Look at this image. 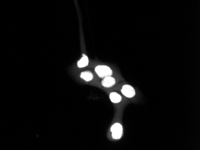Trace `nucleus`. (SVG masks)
Instances as JSON below:
<instances>
[{"label":"nucleus","mask_w":200,"mask_h":150,"mask_svg":"<svg viewBox=\"0 0 200 150\" xmlns=\"http://www.w3.org/2000/svg\"><path fill=\"white\" fill-rule=\"evenodd\" d=\"M122 93L126 97L131 98L134 97L136 95V92L134 88L129 85H125L122 88Z\"/></svg>","instance_id":"7ed1b4c3"},{"label":"nucleus","mask_w":200,"mask_h":150,"mask_svg":"<svg viewBox=\"0 0 200 150\" xmlns=\"http://www.w3.org/2000/svg\"><path fill=\"white\" fill-rule=\"evenodd\" d=\"M116 83V80L113 78L110 77H105V79L102 80V84L103 86L106 88H110L112 87L113 85H115Z\"/></svg>","instance_id":"20e7f679"},{"label":"nucleus","mask_w":200,"mask_h":150,"mask_svg":"<svg viewBox=\"0 0 200 150\" xmlns=\"http://www.w3.org/2000/svg\"><path fill=\"white\" fill-rule=\"evenodd\" d=\"M111 132L112 133V137L115 139H119L121 138L123 132V128L120 124H114L111 128Z\"/></svg>","instance_id":"f03ea898"},{"label":"nucleus","mask_w":200,"mask_h":150,"mask_svg":"<svg viewBox=\"0 0 200 150\" xmlns=\"http://www.w3.org/2000/svg\"><path fill=\"white\" fill-rule=\"evenodd\" d=\"M81 78L86 81H89L93 79V75L90 72H83L81 75H80Z\"/></svg>","instance_id":"0eeeda50"},{"label":"nucleus","mask_w":200,"mask_h":150,"mask_svg":"<svg viewBox=\"0 0 200 150\" xmlns=\"http://www.w3.org/2000/svg\"><path fill=\"white\" fill-rule=\"evenodd\" d=\"M110 99L113 103H119L121 101L122 97L119 95L118 93L113 92L110 95Z\"/></svg>","instance_id":"423d86ee"},{"label":"nucleus","mask_w":200,"mask_h":150,"mask_svg":"<svg viewBox=\"0 0 200 150\" xmlns=\"http://www.w3.org/2000/svg\"><path fill=\"white\" fill-rule=\"evenodd\" d=\"M95 70L98 75L101 78L110 77L112 75V70H111V68L106 65L97 66L95 68Z\"/></svg>","instance_id":"f257e3e1"},{"label":"nucleus","mask_w":200,"mask_h":150,"mask_svg":"<svg viewBox=\"0 0 200 150\" xmlns=\"http://www.w3.org/2000/svg\"><path fill=\"white\" fill-rule=\"evenodd\" d=\"M88 63H89L88 58L86 55L83 54V57L77 63V66L79 68H84L86 66L88 65Z\"/></svg>","instance_id":"39448f33"}]
</instances>
